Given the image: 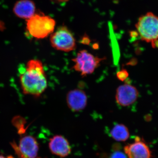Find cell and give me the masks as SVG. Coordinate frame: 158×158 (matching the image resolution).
<instances>
[{
  "instance_id": "cell-12",
  "label": "cell",
  "mask_w": 158,
  "mask_h": 158,
  "mask_svg": "<svg viewBox=\"0 0 158 158\" xmlns=\"http://www.w3.org/2000/svg\"><path fill=\"white\" fill-rule=\"evenodd\" d=\"M110 135L116 141H125L129 138L130 133L125 125L119 123L113 127L110 131Z\"/></svg>"
},
{
  "instance_id": "cell-7",
  "label": "cell",
  "mask_w": 158,
  "mask_h": 158,
  "mask_svg": "<svg viewBox=\"0 0 158 158\" xmlns=\"http://www.w3.org/2000/svg\"><path fill=\"white\" fill-rule=\"evenodd\" d=\"M139 95L137 88L129 84L119 86L116 90V100L122 106H128L136 101Z\"/></svg>"
},
{
  "instance_id": "cell-14",
  "label": "cell",
  "mask_w": 158,
  "mask_h": 158,
  "mask_svg": "<svg viewBox=\"0 0 158 158\" xmlns=\"http://www.w3.org/2000/svg\"><path fill=\"white\" fill-rule=\"evenodd\" d=\"M128 76V73L126 70L121 71L117 73V77L118 78L122 81H124L127 78Z\"/></svg>"
},
{
  "instance_id": "cell-9",
  "label": "cell",
  "mask_w": 158,
  "mask_h": 158,
  "mask_svg": "<svg viewBox=\"0 0 158 158\" xmlns=\"http://www.w3.org/2000/svg\"><path fill=\"white\" fill-rule=\"evenodd\" d=\"M68 107L73 112H79L85 109L88 103V97L85 91L81 89L70 90L66 96Z\"/></svg>"
},
{
  "instance_id": "cell-11",
  "label": "cell",
  "mask_w": 158,
  "mask_h": 158,
  "mask_svg": "<svg viewBox=\"0 0 158 158\" xmlns=\"http://www.w3.org/2000/svg\"><path fill=\"white\" fill-rule=\"evenodd\" d=\"M13 11L18 17L28 20L35 14L36 6L31 0H19L15 4Z\"/></svg>"
},
{
  "instance_id": "cell-4",
  "label": "cell",
  "mask_w": 158,
  "mask_h": 158,
  "mask_svg": "<svg viewBox=\"0 0 158 158\" xmlns=\"http://www.w3.org/2000/svg\"><path fill=\"white\" fill-rule=\"evenodd\" d=\"M105 59L95 56L88 51L83 50L79 51L76 57L73 59L74 62L73 69L82 76H86L93 73Z\"/></svg>"
},
{
  "instance_id": "cell-10",
  "label": "cell",
  "mask_w": 158,
  "mask_h": 158,
  "mask_svg": "<svg viewBox=\"0 0 158 158\" xmlns=\"http://www.w3.org/2000/svg\"><path fill=\"white\" fill-rule=\"evenodd\" d=\"M49 148L53 154L64 158L68 156L71 152L68 140L62 135H57L50 139Z\"/></svg>"
},
{
  "instance_id": "cell-13",
  "label": "cell",
  "mask_w": 158,
  "mask_h": 158,
  "mask_svg": "<svg viewBox=\"0 0 158 158\" xmlns=\"http://www.w3.org/2000/svg\"><path fill=\"white\" fill-rule=\"evenodd\" d=\"M113 148L114 151L113 152L109 155H104L101 158H128L126 154L119 150L116 146Z\"/></svg>"
},
{
  "instance_id": "cell-5",
  "label": "cell",
  "mask_w": 158,
  "mask_h": 158,
  "mask_svg": "<svg viewBox=\"0 0 158 158\" xmlns=\"http://www.w3.org/2000/svg\"><path fill=\"white\" fill-rule=\"evenodd\" d=\"M50 42L57 50L69 52L76 48L75 39L71 32L65 26L60 27L51 34Z\"/></svg>"
},
{
  "instance_id": "cell-2",
  "label": "cell",
  "mask_w": 158,
  "mask_h": 158,
  "mask_svg": "<svg viewBox=\"0 0 158 158\" xmlns=\"http://www.w3.org/2000/svg\"><path fill=\"white\" fill-rule=\"evenodd\" d=\"M56 21L48 15L35 14L27 20V29L32 37L44 39L51 35L55 30Z\"/></svg>"
},
{
  "instance_id": "cell-18",
  "label": "cell",
  "mask_w": 158,
  "mask_h": 158,
  "mask_svg": "<svg viewBox=\"0 0 158 158\" xmlns=\"http://www.w3.org/2000/svg\"><path fill=\"white\" fill-rule=\"evenodd\" d=\"M0 158H6L5 157L3 156H0Z\"/></svg>"
},
{
  "instance_id": "cell-16",
  "label": "cell",
  "mask_w": 158,
  "mask_h": 158,
  "mask_svg": "<svg viewBox=\"0 0 158 158\" xmlns=\"http://www.w3.org/2000/svg\"><path fill=\"white\" fill-rule=\"evenodd\" d=\"M4 29H5V27H4V24L2 22L0 21V30L3 31Z\"/></svg>"
},
{
  "instance_id": "cell-8",
  "label": "cell",
  "mask_w": 158,
  "mask_h": 158,
  "mask_svg": "<svg viewBox=\"0 0 158 158\" xmlns=\"http://www.w3.org/2000/svg\"><path fill=\"white\" fill-rule=\"evenodd\" d=\"M124 151L128 158H151L149 148L139 137H136L133 143L126 145Z\"/></svg>"
},
{
  "instance_id": "cell-17",
  "label": "cell",
  "mask_w": 158,
  "mask_h": 158,
  "mask_svg": "<svg viewBox=\"0 0 158 158\" xmlns=\"http://www.w3.org/2000/svg\"><path fill=\"white\" fill-rule=\"evenodd\" d=\"M13 158V157L11 156H9L8 157V158Z\"/></svg>"
},
{
  "instance_id": "cell-3",
  "label": "cell",
  "mask_w": 158,
  "mask_h": 158,
  "mask_svg": "<svg viewBox=\"0 0 158 158\" xmlns=\"http://www.w3.org/2000/svg\"><path fill=\"white\" fill-rule=\"evenodd\" d=\"M136 28L143 41L152 44L158 40V16L152 12H148L139 18Z\"/></svg>"
},
{
  "instance_id": "cell-1",
  "label": "cell",
  "mask_w": 158,
  "mask_h": 158,
  "mask_svg": "<svg viewBox=\"0 0 158 158\" xmlns=\"http://www.w3.org/2000/svg\"><path fill=\"white\" fill-rule=\"evenodd\" d=\"M20 82L24 94L39 97L47 88L46 76L43 63L37 59H32L21 71Z\"/></svg>"
},
{
  "instance_id": "cell-6",
  "label": "cell",
  "mask_w": 158,
  "mask_h": 158,
  "mask_svg": "<svg viewBox=\"0 0 158 158\" xmlns=\"http://www.w3.org/2000/svg\"><path fill=\"white\" fill-rule=\"evenodd\" d=\"M19 158H37L39 144L36 138L32 136H25L20 139L19 144H11Z\"/></svg>"
},
{
  "instance_id": "cell-15",
  "label": "cell",
  "mask_w": 158,
  "mask_h": 158,
  "mask_svg": "<svg viewBox=\"0 0 158 158\" xmlns=\"http://www.w3.org/2000/svg\"><path fill=\"white\" fill-rule=\"evenodd\" d=\"M52 1L56 2H67L69 0H52Z\"/></svg>"
}]
</instances>
